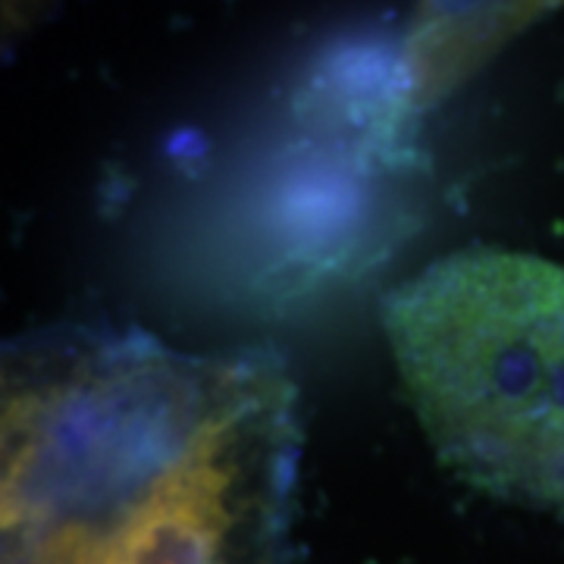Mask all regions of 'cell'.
I'll list each match as a JSON object with an SVG mask.
<instances>
[{"label":"cell","instance_id":"obj_1","mask_svg":"<svg viewBox=\"0 0 564 564\" xmlns=\"http://www.w3.org/2000/svg\"><path fill=\"white\" fill-rule=\"evenodd\" d=\"M386 329L440 458L499 499L564 511V267L464 248L392 292Z\"/></svg>","mask_w":564,"mask_h":564}]
</instances>
